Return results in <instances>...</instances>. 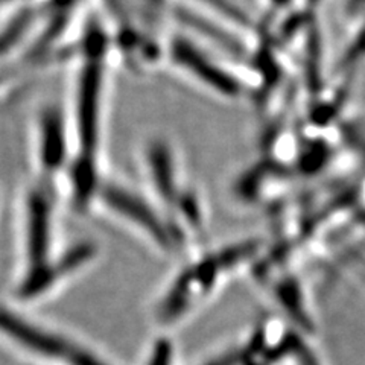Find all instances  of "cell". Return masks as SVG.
Masks as SVG:
<instances>
[{
  "label": "cell",
  "instance_id": "cell-1",
  "mask_svg": "<svg viewBox=\"0 0 365 365\" xmlns=\"http://www.w3.org/2000/svg\"><path fill=\"white\" fill-rule=\"evenodd\" d=\"M99 37V36H98ZM95 40V51L88 55L78 79L75 102V134L81 155L78 158L73 177L95 180L93 158L99 148L102 107H104V61L102 38Z\"/></svg>",
  "mask_w": 365,
  "mask_h": 365
},
{
  "label": "cell",
  "instance_id": "cell-2",
  "mask_svg": "<svg viewBox=\"0 0 365 365\" xmlns=\"http://www.w3.org/2000/svg\"><path fill=\"white\" fill-rule=\"evenodd\" d=\"M0 327L25 346L43 353V355L63 359L71 365H107L81 347L68 344L63 338L46 334L43 330L23 323L21 319L4 311H0Z\"/></svg>",
  "mask_w": 365,
  "mask_h": 365
},
{
  "label": "cell",
  "instance_id": "cell-3",
  "mask_svg": "<svg viewBox=\"0 0 365 365\" xmlns=\"http://www.w3.org/2000/svg\"><path fill=\"white\" fill-rule=\"evenodd\" d=\"M66 142V123L61 111L56 107L44 108L36 128V160L41 173H55L64 163Z\"/></svg>",
  "mask_w": 365,
  "mask_h": 365
},
{
  "label": "cell",
  "instance_id": "cell-4",
  "mask_svg": "<svg viewBox=\"0 0 365 365\" xmlns=\"http://www.w3.org/2000/svg\"><path fill=\"white\" fill-rule=\"evenodd\" d=\"M25 207L28 255L31 264L37 267L34 274H37L43 269V262L51 239V201L43 190L31 189L26 193Z\"/></svg>",
  "mask_w": 365,
  "mask_h": 365
},
{
  "label": "cell",
  "instance_id": "cell-5",
  "mask_svg": "<svg viewBox=\"0 0 365 365\" xmlns=\"http://www.w3.org/2000/svg\"><path fill=\"white\" fill-rule=\"evenodd\" d=\"M102 200L114 213L137 227L145 228L153 235V237H163L162 228L157 225L148 205L140 198H137L133 192L119 186H110L102 192Z\"/></svg>",
  "mask_w": 365,
  "mask_h": 365
}]
</instances>
